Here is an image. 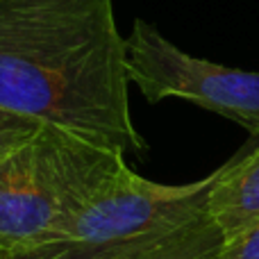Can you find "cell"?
<instances>
[{
  "label": "cell",
  "mask_w": 259,
  "mask_h": 259,
  "mask_svg": "<svg viewBox=\"0 0 259 259\" xmlns=\"http://www.w3.org/2000/svg\"><path fill=\"white\" fill-rule=\"evenodd\" d=\"M114 0H0V107L143 157Z\"/></svg>",
  "instance_id": "1"
},
{
  "label": "cell",
  "mask_w": 259,
  "mask_h": 259,
  "mask_svg": "<svg viewBox=\"0 0 259 259\" xmlns=\"http://www.w3.org/2000/svg\"><path fill=\"white\" fill-rule=\"evenodd\" d=\"M123 166V152L50 123L0 155V259H27L57 246Z\"/></svg>",
  "instance_id": "2"
},
{
  "label": "cell",
  "mask_w": 259,
  "mask_h": 259,
  "mask_svg": "<svg viewBox=\"0 0 259 259\" xmlns=\"http://www.w3.org/2000/svg\"><path fill=\"white\" fill-rule=\"evenodd\" d=\"M223 166L189 184H159L123 166L82 209L68 234L27 259H105L178 232L209 214Z\"/></svg>",
  "instance_id": "3"
},
{
  "label": "cell",
  "mask_w": 259,
  "mask_h": 259,
  "mask_svg": "<svg viewBox=\"0 0 259 259\" xmlns=\"http://www.w3.org/2000/svg\"><path fill=\"white\" fill-rule=\"evenodd\" d=\"M127 41L130 82L148 103L180 98L225 116L259 139V73L223 66L184 53L143 18Z\"/></svg>",
  "instance_id": "4"
},
{
  "label": "cell",
  "mask_w": 259,
  "mask_h": 259,
  "mask_svg": "<svg viewBox=\"0 0 259 259\" xmlns=\"http://www.w3.org/2000/svg\"><path fill=\"white\" fill-rule=\"evenodd\" d=\"M209 216L225 241L259 221V141L223 164V175L209 196Z\"/></svg>",
  "instance_id": "5"
},
{
  "label": "cell",
  "mask_w": 259,
  "mask_h": 259,
  "mask_svg": "<svg viewBox=\"0 0 259 259\" xmlns=\"http://www.w3.org/2000/svg\"><path fill=\"white\" fill-rule=\"evenodd\" d=\"M225 246L219 225L209 214L178 232L146 246L116 252L105 259H219Z\"/></svg>",
  "instance_id": "6"
},
{
  "label": "cell",
  "mask_w": 259,
  "mask_h": 259,
  "mask_svg": "<svg viewBox=\"0 0 259 259\" xmlns=\"http://www.w3.org/2000/svg\"><path fill=\"white\" fill-rule=\"evenodd\" d=\"M44 125L46 123L36 121V118L12 114L0 107V155H7V152L21 148L23 143H27L30 139H34Z\"/></svg>",
  "instance_id": "7"
},
{
  "label": "cell",
  "mask_w": 259,
  "mask_h": 259,
  "mask_svg": "<svg viewBox=\"0 0 259 259\" xmlns=\"http://www.w3.org/2000/svg\"><path fill=\"white\" fill-rule=\"evenodd\" d=\"M219 259H259V221L232 241H225Z\"/></svg>",
  "instance_id": "8"
}]
</instances>
